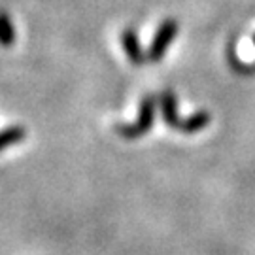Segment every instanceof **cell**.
I'll return each instance as SVG.
<instances>
[{
	"label": "cell",
	"instance_id": "6da1fadb",
	"mask_svg": "<svg viewBox=\"0 0 255 255\" xmlns=\"http://www.w3.org/2000/svg\"><path fill=\"white\" fill-rule=\"evenodd\" d=\"M155 108H157V99L153 95H147L140 101L138 118L132 123H118L116 132L125 140H136V138L147 134L155 121Z\"/></svg>",
	"mask_w": 255,
	"mask_h": 255
},
{
	"label": "cell",
	"instance_id": "7a4b0ae2",
	"mask_svg": "<svg viewBox=\"0 0 255 255\" xmlns=\"http://www.w3.org/2000/svg\"><path fill=\"white\" fill-rule=\"evenodd\" d=\"M176 34H178V21L172 17L164 19L161 27L157 28L153 40H151V46L147 49V59L149 61H161L168 46L176 40Z\"/></svg>",
	"mask_w": 255,
	"mask_h": 255
},
{
	"label": "cell",
	"instance_id": "3957f363",
	"mask_svg": "<svg viewBox=\"0 0 255 255\" xmlns=\"http://www.w3.org/2000/svg\"><path fill=\"white\" fill-rule=\"evenodd\" d=\"M121 46H123V51L128 57V61L134 66H142L146 63L147 55L144 53V49L140 46V40H138V34L134 28H125L121 32Z\"/></svg>",
	"mask_w": 255,
	"mask_h": 255
},
{
	"label": "cell",
	"instance_id": "277c9868",
	"mask_svg": "<svg viewBox=\"0 0 255 255\" xmlns=\"http://www.w3.org/2000/svg\"><path fill=\"white\" fill-rule=\"evenodd\" d=\"M159 106H161V112H163V119L164 123L170 128H178L180 125V116H178V99L172 91H163L161 97H159Z\"/></svg>",
	"mask_w": 255,
	"mask_h": 255
},
{
	"label": "cell",
	"instance_id": "5b68a950",
	"mask_svg": "<svg viewBox=\"0 0 255 255\" xmlns=\"http://www.w3.org/2000/svg\"><path fill=\"white\" fill-rule=\"evenodd\" d=\"M210 114L206 110H199V112H195L191 114L189 118H185L180 121V125L176 130H180V132H185V134H195V132H199L202 128H206L210 125Z\"/></svg>",
	"mask_w": 255,
	"mask_h": 255
},
{
	"label": "cell",
	"instance_id": "8992f818",
	"mask_svg": "<svg viewBox=\"0 0 255 255\" xmlns=\"http://www.w3.org/2000/svg\"><path fill=\"white\" fill-rule=\"evenodd\" d=\"M25 136H27V130H25L23 125H11V127L0 130V151L23 142Z\"/></svg>",
	"mask_w": 255,
	"mask_h": 255
},
{
	"label": "cell",
	"instance_id": "52a82bcc",
	"mask_svg": "<svg viewBox=\"0 0 255 255\" xmlns=\"http://www.w3.org/2000/svg\"><path fill=\"white\" fill-rule=\"evenodd\" d=\"M15 42V27L8 11H0V46L9 47Z\"/></svg>",
	"mask_w": 255,
	"mask_h": 255
},
{
	"label": "cell",
	"instance_id": "ba28073f",
	"mask_svg": "<svg viewBox=\"0 0 255 255\" xmlns=\"http://www.w3.org/2000/svg\"><path fill=\"white\" fill-rule=\"evenodd\" d=\"M254 44H255V36H254Z\"/></svg>",
	"mask_w": 255,
	"mask_h": 255
}]
</instances>
